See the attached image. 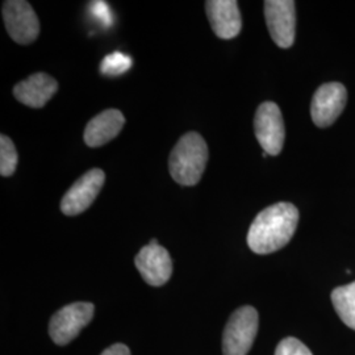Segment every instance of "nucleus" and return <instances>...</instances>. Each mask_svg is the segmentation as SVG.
Returning <instances> with one entry per match:
<instances>
[{"instance_id":"obj_9","label":"nucleus","mask_w":355,"mask_h":355,"mask_svg":"<svg viewBox=\"0 0 355 355\" xmlns=\"http://www.w3.org/2000/svg\"><path fill=\"white\" fill-rule=\"evenodd\" d=\"M135 265L140 271L142 279L153 287L164 286L173 274V261L170 254L154 239L136 255Z\"/></svg>"},{"instance_id":"obj_13","label":"nucleus","mask_w":355,"mask_h":355,"mask_svg":"<svg viewBox=\"0 0 355 355\" xmlns=\"http://www.w3.org/2000/svg\"><path fill=\"white\" fill-rule=\"evenodd\" d=\"M125 124V117L119 110H105L91 119L83 139L89 148H99L114 140Z\"/></svg>"},{"instance_id":"obj_18","label":"nucleus","mask_w":355,"mask_h":355,"mask_svg":"<svg viewBox=\"0 0 355 355\" xmlns=\"http://www.w3.org/2000/svg\"><path fill=\"white\" fill-rule=\"evenodd\" d=\"M91 13L96 19H99L105 26H110L112 23L111 20V10L105 1H92L91 3Z\"/></svg>"},{"instance_id":"obj_14","label":"nucleus","mask_w":355,"mask_h":355,"mask_svg":"<svg viewBox=\"0 0 355 355\" xmlns=\"http://www.w3.org/2000/svg\"><path fill=\"white\" fill-rule=\"evenodd\" d=\"M331 304L343 324L355 330V282L334 288Z\"/></svg>"},{"instance_id":"obj_10","label":"nucleus","mask_w":355,"mask_h":355,"mask_svg":"<svg viewBox=\"0 0 355 355\" xmlns=\"http://www.w3.org/2000/svg\"><path fill=\"white\" fill-rule=\"evenodd\" d=\"M347 101V91L338 82L325 83L318 87L311 104V116L320 128L331 125L343 114Z\"/></svg>"},{"instance_id":"obj_2","label":"nucleus","mask_w":355,"mask_h":355,"mask_svg":"<svg viewBox=\"0 0 355 355\" xmlns=\"http://www.w3.org/2000/svg\"><path fill=\"white\" fill-rule=\"evenodd\" d=\"M207 162L208 146L205 140L196 132L186 133L170 154V175L182 186H195L203 177Z\"/></svg>"},{"instance_id":"obj_3","label":"nucleus","mask_w":355,"mask_h":355,"mask_svg":"<svg viewBox=\"0 0 355 355\" xmlns=\"http://www.w3.org/2000/svg\"><path fill=\"white\" fill-rule=\"evenodd\" d=\"M259 328L257 309L245 305L229 318L223 334V355H248Z\"/></svg>"},{"instance_id":"obj_5","label":"nucleus","mask_w":355,"mask_h":355,"mask_svg":"<svg viewBox=\"0 0 355 355\" xmlns=\"http://www.w3.org/2000/svg\"><path fill=\"white\" fill-rule=\"evenodd\" d=\"M255 137L268 155H278L286 139V129L280 108L272 102L262 103L254 117Z\"/></svg>"},{"instance_id":"obj_7","label":"nucleus","mask_w":355,"mask_h":355,"mask_svg":"<svg viewBox=\"0 0 355 355\" xmlns=\"http://www.w3.org/2000/svg\"><path fill=\"white\" fill-rule=\"evenodd\" d=\"M267 29L274 42L288 49L296 36V4L292 0H267L265 1Z\"/></svg>"},{"instance_id":"obj_1","label":"nucleus","mask_w":355,"mask_h":355,"mask_svg":"<svg viewBox=\"0 0 355 355\" xmlns=\"http://www.w3.org/2000/svg\"><path fill=\"white\" fill-rule=\"evenodd\" d=\"M299 224V211L291 203H277L254 218L248 232V245L257 254H271L291 241Z\"/></svg>"},{"instance_id":"obj_12","label":"nucleus","mask_w":355,"mask_h":355,"mask_svg":"<svg viewBox=\"0 0 355 355\" xmlns=\"http://www.w3.org/2000/svg\"><path fill=\"white\" fill-rule=\"evenodd\" d=\"M58 89V82L46 73L28 76L13 87L16 101L31 108H42Z\"/></svg>"},{"instance_id":"obj_4","label":"nucleus","mask_w":355,"mask_h":355,"mask_svg":"<svg viewBox=\"0 0 355 355\" xmlns=\"http://www.w3.org/2000/svg\"><path fill=\"white\" fill-rule=\"evenodd\" d=\"M95 313V306L86 302L66 305L57 311L49 322V336L53 343L64 346L79 336L80 330L87 327Z\"/></svg>"},{"instance_id":"obj_11","label":"nucleus","mask_w":355,"mask_h":355,"mask_svg":"<svg viewBox=\"0 0 355 355\" xmlns=\"http://www.w3.org/2000/svg\"><path fill=\"white\" fill-rule=\"evenodd\" d=\"M205 11L217 37L230 40L240 35L242 19L237 1L208 0L205 1Z\"/></svg>"},{"instance_id":"obj_6","label":"nucleus","mask_w":355,"mask_h":355,"mask_svg":"<svg viewBox=\"0 0 355 355\" xmlns=\"http://www.w3.org/2000/svg\"><path fill=\"white\" fill-rule=\"evenodd\" d=\"M1 12L6 29L15 42L28 45L38 37L40 21L35 10L28 1H4Z\"/></svg>"},{"instance_id":"obj_17","label":"nucleus","mask_w":355,"mask_h":355,"mask_svg":"<svg viewBox=\"0 0 355 355\" xmlns=\"http://www.w3.org/2000/svg\"><path fill=\"white\" fill-rule=\"evenodd\" d=\"M275 355H313L312 352L305 346L304 343L299 341L297 338L293 337H287L284 340H282L277 350Z\"/></svg>"},{"instance_id":"obj_16","label":"nucleus","mask_w":355,"mask_h":355,"mask_svg":"<svg viewBox=\"0 0 355 355\" xmlns=\"http://www.w3.org/2000/svg\"><path fill=\"white\" fill-rule=\"evenodd\" d=\"M132 64H133V61L129 55L121 53V51H114L112 54H108L103 60L101 71L104 76H121L130 69Z\"/></svg>"},{"instance_id":"obj_8","label":"nucleus","mask_w":355,"mask_h":355,"mask_svg":"<svg viewBox=\"0 0 355 355\" xmlns=\"http://www.w3.org/2000/svg\"><path fill=\"white\" fill-rule=\"evenodd\" d=\"M105 174L101 168H92L83 174L64 193L61 200V211L66 216H76L85 212L94 203L103 189Z\"/></svg>"},{"instance_id":"obj_19","label":"nucleus","mask_w":355,"mask_h":355,"mask_svg":"<svg viewBox=\"0 0 355 355\" xmlns=\"http://www.w3.org/2000/svg\"><path fill=\"white\" fill-rule=\"evenodd\" d=\"M101 355H132L130 350L127 345L124 343H114L112 346H110L108 349H105Z\"/></svg>"},{"instance_id":"obj_15","label":"nucleus","mask_w":355,"mask_h":355,"mask_svg":"<svg viewBox=\"0 0 355 355\" xmlns=\"http://www.w3.org/2000/svg\"><path fill=\"white\" fill-rule=\"evenodd\" d=\"M17 167V152L12 140L1 135L0 136V175L11 177Z\"/></svg>"}]
</instances>
